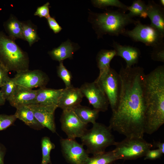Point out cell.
<instances>
[{"instance_id":"ba28073f","label":"cell","mask_w":164,"mask_h":164,"mask_svg":"<svg viewBox=\"0 0 164 164\" xmlns=\"http://www.w3.org/2000/svg\"><path fill=\"white\" fill-rule=\"evenodd\" d=\"M95 81L106 95L112 112L118 105L120 91L118 73L111 68L106 72L99 75Z\"/></svg>"},{"instance_id":"d4e9b609","label":"cell","mask_w":164,"mask_h":164,"mask_svg":"<svg viewBox=\"0 0 164 164\" xmlns=\"http://www.w3.org/2000/svg\"><path fill=\"white\" fill-rule=\"evenodd\" d=\"M22 23L24 40L26 41L31 46L40 39L37 33V28L30 21H22Z\"/></svg>"},{"instance_id":"8992f818","label":"cell","mask_w":164,"mask_h":164,"mask_svg":"<svg viewBox=\"0 0 164 164\" xmlns=\"http://www.w3.org/2000/svg\"><path fill=\"white\" fill-rule=\"evenodd\" d=\"M113 150L118 160H132L144 156L153 144L143 138H127L116 142Z\"/></svg>"},{"instance_id":"e575fe53","label":"cell","mask_w":164,"mask_h":164,"mask_svg":"<svg viewBox=\"0 0 164 164\" xmlns=\"http://www.w3.org/2000/svg\"><path fill=\"white\" fill-rule=\"evenodd\" d=\"M46 19L50 28L54 33H58L61 30L62 28L54 18L50 16Z\"/></svg>"},{"instance_id":"5bb4252c","label":"cell","mask_w":164,"mask_h":164,"mask_svg":"<svg viewBox=\"0 0 164 164\" xmlns=\"http://www.w3.org/2000/svg\"><path fill=\"white\" fill-rule=\"evenodd\" d=\"M84 97L80 88L73 86L65 88L63 89L58 101L57 107L63 111L73 110L80 104Z\"/></svg>"},{"instance_id":"277c9868","label":"cell","mask_w":164,"mask_h":164,"mask_svg":"<svg viewBox=\"0 0 164 164\" xmlns=\"http://www.w3.org/2000/svg\"><path fill=\"white\" fill-rule=\"evenodd\" d=\"M15 40L0 31V64L9 72L17 73L29 70V60Z\"/></svg>"},{"instance_id":"ab89813d","label":"cell","mask_w":164,"mask_h":164,"mask_svg":"<svg viewBox=\"0 0 164 164\" xmlns=\"http://www.w3.org/2000/svg\"><path fill=\"white\" fill-rule=\"evenodd\" d=\"M159 3V5L163 8L164 7V0H160Z\"/></svg>"},{"instance_id":"cb8c5ba5","label":"cell","mask_w":164,"mask_h":164,"mask_svg":"<svg viewBox=\"0 0 164 164\" xmlns=\"http://www.w3.org/2000/svg\"><path fill=\"white\" fill-rule=\"evenodd\" d=\"M118 160L112 150L89 157L84 164H112Z\"/></svg>"},{"instance_id":"6da1fadb","label":"cell","mask_w":164,"mask_h":164,"mask_svg":"<svg viewBox=\"0 0 164 164\" xmlns=\"http://www.w3.org/2000/svg\"><path fill=\"white\" fill-rule=\"evenodd\" d=\"M118 75V103L108 126L126 137L143 138L146 108L144 69L139 66L122 67Z\"/></svg>"},{"instance_id":"3957f363","label":"cell","mask_w":164,"mask_h":164,"mask_svg":"<svg viewBox=\"0 0 164 164\" xmlns=\"http://www.w3.org/2000/svg\"><path fill=\"white\" fill-rule=\"evenodd\" d=\"M91 22L97 35V38L108 34L112 36L122 35L128 25H135L138 20L121 10H107L103 13H92Z\"/></svg>"},{"instance_id":"ffe728a7","label":"cell","mask_w":164,"mask_h":164,"mask_svg":"<svg viewBox=\"0 0 164 164\" xmlns=\"http://www.w3.org/2000/svg\"><path fill=\"white\" fill-rule=\"evenodd\" d=\"M16 109L14 114L17 119L35 130H39L44 128L37 120L32 111L28 106H20Z\"/></svg>"},{"instance_id":"484cf974","label":"cell","mask_w":164,"mask_h":164,"mask_svg":"<svg viewBox=\"0 0 164 164\" xmlns=\"http://www.w3.org/2000/svg\"><path fill=\"white\" fill-rule=\"evenodd\" d=\"M147 6L145 2L142 0H135L131 6H128L127 10L128 15L131 17H139L146 18L147 17Z\"/></svg>"},{"instance_id":"30bf717a","label":"cell","mask_w":164,"mask_h":164,"mask_svg":"<svg viewBox=\"0 0 164 164\" xmlns=\"http://www.w3.org/2000/svg\"><path fill=\"white\" fill-rule=\"evenodd\" d=\"M60 121L61 129L68 138H80L87 130V125L80 121L73 110H63Z\"/></svg>"},{"instance_id":"d590c367","label":"cell","mask_w":164,"mask_h":164,"mask_svg":"<svg viewBox=\"0 0 164 164\" xmlns=\"http://www.w3.org/2000/svg\"><path fill=\"white\" fill-rule=\"evenodd\" d=\"M9 71L0 64V88L7 81L10 77Z\"/></svg>"},{"instance_id":"9c48e42d","label":"cell","mask_w":164,"mask_h":164,"mask_svg":"<svg viewBox=\"0 0 164 164\" xmlns=\"http://www.w3.org/2000/svg\"><path fill=\"white\" fill-rule=\"evenodd\" d=\"M60 143L63 155L70 164H84L89 157L84 145L75 139L61 138Z\"/></svg>"},{"instance_id":"f1b7e54d","label":"cell","mask_w":164,"mask_h":164,"mask_svg":"<svg viewBox=\"0 0 164 164\" xmlns=\"http://www.w3.org/2000/svg\"><path fill=\"white\" fill-rule=\"evenodd\" d=\"M57 73L58 77L64 82L65 88H69L73 86L71 84L72 74L64 66L63 61L59 62V65L57 67Z\"/></svg>"},{"instance_id":"74e56055","label":"cell","mask_w":164,"mask_h":164,"mask_svg":"<svg viewBox=\"0 0 164 164\" xmlns=\"http://www.w3.org/2000/svg\"><path fill=\"white\" fill-rule=\"evenodd\" d=\"M154 145L161 152L162 155L164 154V143L160 141H157L154 143Z\"/></svg>"},{"instance_id":"83f0119b","label":"cell","mask_w":164,"mask_h":164,"mask_svg":"<svg viewBox=\"0 0 164 164\" xmlns=\"http://www.w3.org/2000/svg\"><path fill=\"white\" fill-rule=\"evenodd\" d=\"M92 2L94 6L97 8L104 9L109 6L116 7L125 12L128 11V6L118 0H94Z\"/></svg>"},{"instance_id":"4dcf8cb0","label":"cell","mask_w":164,"mask_h":164,"mask_svg":"<svg viewBox=\"0 0 164 164\" xmlns=\"http://www.w3.org/2000/svg\"><path fill=\"white\" fill-rule=\"evenodd\" d=\"M17 119L15 114H0V131L5 130L13 125Z\"/></svg>"},{"instance_id":"2e32d148","label":"cell","mask_w":164,"mask_h":164,"mask_svg":"<svg viewBox=\"0 0 164 164\" xmlns=\"http://www.w3.org/2000/svg\"><path fill=\"white\" fill-rule=\"evenodd\" d=\"M112 46L116 53L115 56L121 57L125 60L126 67H131L138 63L141 54L138 48L129 45H122L114 41Z\"/></svg>"},{"instance_id":"1f68e13d","label":"cell","mask_w":164,"mask_h":164,"mask_svg":"<svg viewBox=\"0 0 164 164\" xmlns=\"http://www.w3.org/2000/svg\"><path fill=\"white\" fill-rule=\"evenodd\" d=\"M151 54L152 59L154 61L164 62V45L152 48Z\"/></svg>"},{"instance_id":"7c38bea8","label":"cell","mask_w":164,"mask_h":164,"mask_svg":"<svg viewBox=\"0 0 164 164\" xmlns=\"http://www.w3.org/2000/svg\"><path fill=\"white\" fill-rule=\"evenodd\" d=\"M13 78L18 85L32 89L45 87L49 80L48 75L39 70L17 72Z\"/></svg>"},{"instance_id":"4316f807","label":"cell","mask_w":164,"mask_h":164,"mask_svg":"<svg viewBox=\"0 0 164 164\" xmlns=\"http://www.w3.org/2000/svg\"><path fill=\"white\" fill-rule=\"evenodd\" d=\"M42 159L40 164H52L50 153L55 148V144L47 136L43 137L41 140Z\"/></svg>"},{"instance_id":"44dd1931","label":"cell","mask_w":164,"mask_h":164,"mask_svg":"<svg viewBox=\"0 0 164 164\" xmlns=\"http://www.w3.org/2000/svg\"><path fill=\"white\" fill-rule=\"evenodd\" d=\"M3 26L7 35L10 38L15 40L19 39L24 40L22 21L14 15H11L4 22Z\"/></svg>"},{"instance_id":"d6986e66","label":"cell","mask_w":164,"mask_h":164,"mask_svg":"<svg viewBox=\"0 0 164 164\" xmlns=\"http://www.w3.org/2000/svg\"><path fill=\"white\" fill-rule=\"evenodd\" d=\"M76 50L74 45L68 40L62 43L58 47L49 51L48 53L53 60L60 62L67 58H72Z\"/></svg>"},{"instance_id":"60d3db41","label":"cell","mask_w":164,"mask_h":164,"mask_svg":"<svg viewBox=\"0 0 164 164\" xmlns=\"http://www.w3.org/2000/svg\"><path fill=\"white\" fill-rule=\"evenodd\" d=\"M112 164H114V163ZM124 164L123 163H117V164Z\"/></svg>"},{"instance_id":"7402d4cb","label":"cell","mask_w":164,"mask_h":164,"mask_svg":"<svg viewBox=\"0 0 164 164\" xmlns=\"http://www.w3.org/2000/svg\"><path fill=\"white\" fill-rule=\"evenodd\" d=\"M73 110L80 121L87 125L89 123L93 124L96 122L99 112L95 109L80 104L75 107Z\"/></svg>"},{"instance_id":"5b68a950","label":"cell","mask_w":164,"mask_h":164,"mask_svg":"<svg viewBox=\"0 0 164 164\" xmlns=\"http://www.w3.org/2000/svg\"><path fill=\"white\" fill-rule=\"evenodd\" d=\"M111 130L109 126L96 122L91 128L87 129L80 138L88 153L93 155L101 154L108 147L114 145L116 142Z\"/></svg>"},{"instance_id":"603a6c76","label":"cell","mask_w":164,"mask_h":164,"mask_svg":"<svg viewBox=\"0 0 164 164\" xmlns=\"http://www.w3.org/2000/svg\"><path fill=\"white\" fill-rule=\"evenodd\" d=\"M115 56L116 53L114 50H101L98 53L96 61L99 70V75L106 72L110 69V62Z\"/></svg>"},{"instance_id":"ac0fdd59","label":"cell","mask_w":164,"mask_h":164,"mask_svg":"<svg viewBox=\"0 0 164 164\" xmlns=\"http://www.w3.org/2000/svg\"><path fill=\"white\" fill-rule=\"evenodd\" d=\"M63 89H55L46 87L39 88L36 90L35 104L57 105Z\"/></svg>"},{"instance_id":"f546056e","label":"cell","mask_w":164,"mask_h":164,"mask_svg":"<svg viewBox=\"0 0 164 164\" xmlns=\"http://www.w3.org/2000/svg\"><path fill=\"white\" fill-rule=\"evenodd\" d=\"M17 86L14 78L9 77L6 83L0 88V91L6 100L13 94Z\"/></svg>"},{"instance_id":"d6a6232c","label":"cell","mask_w":164,"mask_h":164,"mask_svg":"<svg viewBox=\"0 0 164 164\" xmlns=\"http://www.w3.org/2000/svg\"><path fill=\"white\" fill-rule=\"evenodd\" d=\"M50 3L47 2L43 5L38 7L34 13V15L40 18L45 17L47 19L50 16L49 8Z\"/></svg>"},{"instance_id":"f35d334b","label":"cell","mask_w":164,"mask_h":164,"mask_svg":"<svg viewBox=\"0 0 164 164\" xmlns=\"http://www.w3.org/2000/svg\"><path fill=\"white\" fill-rule=\"evenodd\" d=\"M6 100L0 91V107L5 104Z\"/></svg>"},{"instance_id":"836d02e7","label":"cell","mask_w":164,"mask_h":164,"mask_svg":"<svg viewBox=\"0 0 164 164\" xmlns=\"http://www.w3.org/2000/svg\"><path fill=\"white\" fill-rule=\"evenodd\" d=\"M163 155L158 149H150L148 151L144 156L145 160H154L159 159Z\"/></svg>"},{"instance_id":"9a60e30c","label":"cell","mask_w":164,"mask_h":164,"mask_svg":"<svg viewBox=\"0 0 164 164\" xmlns=\"http://www.w3.org/2000/svg\"><path fill=\"white\" fill-rule=\"evenodd\" d=\"M36 91L18 85L13 94L7 100L16 108L23 106L35 104Z\"/></svg>"},{"instance_id":"52a82bcc","label":"cell","mask_w":164,"mask_h":164,"mask_svg":"<svg viewBox=\"0 0 164 164\" xmlns=\"http://www.w3.org/2000/svg\"><path fill=\"white\" fill-rule=\"evenodd\" d=\"M135 25L132 29L126 30L122 35L152 48L164 45V35L150 25L143 24L138 20Z\"/></svg>"},{"instance_id":"8d00e7d4","label":"cell","mask_w":164,"mask_h":164,"mask_svg":"<svg viewBox=\"0 0 164 164\" xmlns=\"http://www.w3.org/2000/svg\"><path fill=\"white\" fill-rule=\"evenodd\" d=\"M6 152L5 147L0 143V164H5L4 157Z\"/></svg>"},{"instance_id":"e0dca14e","label":"cell","mask_w":164,"mask_h":164,"mask_svg":"<svg viewBox=\"0 0 164 164\" xmlns=\"http://www.w3.org/2000/svg\"><path fill=\"white\" fill-rule=\"evenodd\" d=\"M147 13L151 21L150 25L164 35V9L154 1H149L147 4Z\"/></svg>"},{"instance_id":"7a4b0ae2","label":"cell","mask_w":164,"mask_h":164,"mask_svg":"<svg viewBox=\"0 0 164 164\" xmlns=\"http://www.w3.org/2000/svg\"><path fill=\"white\" fill-rule=\"evenodd\" d=\"M146 108L145 132L151 135L164 124V66L156 67L145 77Z\"/></svg>"},{"instance_id":"8fae6325","label":"cell","mask_w":164,"mask_h":164,"mask_svg":"<svg viewBox=\"0 0 164 164\" xmlns=\"http://www.w3.org/2000/svg\"><path fill=\"white\" fill-rule=\"evenodd\" d=\"M84 96L95 109L99 112H105L109 104L106 95L94 81L85 83L80 88Z\"/></svg>"},{"instance_id":"4fadbf2b","label":"cell","mask_w":164,"mask_h":164,"mask_svg":"<svg viewBox=\"0 0 164 164\" xmlns=\"http://www.w3.org/2000/svg\"><path fill=\"white\" fill-rule=\"evenodd\" d=\"M32 110L37 120L44 127L53 133L56 131L55 112L58 108L55 104L41 105L34 104L28 105Z\"/></svg>"}]
</instances>
